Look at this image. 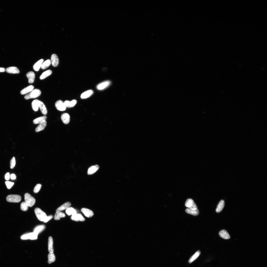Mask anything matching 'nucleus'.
<instances>
[{
  "label": "nucleus",
  "instance_id": "obj_20",
  "mask_svg": "<svg viewBox=\"0 0 267 267\" xmlns=\"http://www.w3.org/2000/svg\"><path fill=\"white\" fill-rule=\"evenodd\" d=\"M71 205V203L70 202H66L57 208L56 210V212L63 211L68 208Z\"/></svg>",
  "mask_w": 267,
  "mask_h": 267
},
{
  "label": "nucleus",
  "instance_id": "obj_25",
  "mask_svg": "<svg viewBox=\"0 0 267 267\" xmlns=\"http://www.w3.org/2000/svg\"><path fill=\"white\" fill-rule=\"evenodd\" d=\"M39 100L38 99H35L33 101L32 103V106L33 110L35 111H37L39 109Z\"/></svg>",
  "mask_w": 267,
  "mask_h": 267
},
{
  "label": "nucleus",
  "instance_id": "obj_40",
  "mask_svg": "<svg viewBox=\"0 0 267 267\" xmlns=\"http://www.w3.org/2000/svg\"><path fill=\"white\" fill-rule=\"evenodd\" d=\"M53 217V216L52 215L47 216V218H46L44 222L45 223L48 222L49 220L52 219Z\"/></svg>",
  "mask_w": 267,
  "mask_h": 267
},
{
  "label": "nucleus",
  "instance_id": "obj_5",
  "mask_svg": "<svg viewBox=\"0 0 267 267\" xmlns=\"http://www.w3.org/2000/svg\"><path fill=\"white\" fill-rule=\"evenodd\" d=\"M38 235L33 232L23 235L21 238L22 240H36L38 238Z\"/></svg>",
  "mask_w": 267,
  "mask_h": 267
},
{
  "label": "nucleus",
  "instance_id": "obj_26",
  "mask_svg": "<svg viewBox=\"0 0 267 267\" xmlns=\"http://www.w3.org/2000/svg\"><path fill=\"white\" fill-rule=\"evenodd\" d=\"M225 205V202L224 200H221L219 203L216 209V212L217 213H219L221 212L223 209Z\"/></svg>",
  "mask_w": 267,
  "mask_h": 267
},
{
  "label": "nucleus",
  "instance_id": "obj_24",
  "mask_svg": "<svg viewBox=\"0 0 267 267\" xmlns=\"http://www.w3.org/2000/svg\"><path fill=\"white\" fill-rule=\"evenodd\" d=\"M53 241L52 237L50 236L48 239V250L49 253H53Z\"/></svg>",
  "mask_w": 267,
  "mask_h": 267
},
{
  "label": "nucleus",
  "instance_id": "obj_22",
  "mask_svg": "<svg viewBox=\"0 0 267 267\" xmlns=\"http://www.w3.org/2000/svg\"><path fill=\"white\" fill-rule=\"evenodd\" d=\"M93 92L92 90H89L83 92L81 96V98L82 99H86L90 97L93 93Z\"/></svg>",
  "mask_w": 267,
  "mask_h": 267
},
{
  "label": "nucleus",
  "instance_id": "obj_14",
  "mask_svg": "<svg viewBox=\"0 0 267 267\" xmlns=\"http://www.w3.org/2000/svg\"><path fill=\"white\" fill-rule=\"evenodd\" d=\"M26 76L28 79L29 83L31 84L33 83L35 78V74L32 71H30L27 73Z\"/></svg>",
  "mask_w": 267,
  "mask_h": 267
},
{
  "label": "nucleus",
  "instance_id": "obj_32",
  "mask_svg": "<svg viewBox=\"0 0 267 267\" xmlns=\"http://www.w3.org/2000/svg\"><path fill=\"white\" fill-rule=\"evenodd\" d=\"M52 73V71L50 69L42 73L40 76L41 80L44 79L51 75Z\"/></svg>",
  "mask_w": 267,
  "mask_h": 267
},
{
  "label": "nucleus",
  "instance_id": "obj_42",
  "mask_svg": "<svg viewBox=\"0 0 267 267\" xmlns=\"http://www.w3.org/2000/svg\"><path fill=\"white\" fill-rule=\"evenodd\" d=\"M10 178L12 180H14L16 179V177L15 174H11L10 176Z\"/></svg>",
  "mask_w": 267,
  "mask_h": 267
},
{
  "label": "nucleus",
  "instance_id": "obj_13",
  "mask_svg": "<svg viewBox=\"0 0 267 267\" xmlns=\"http://www.w3.org/2000/svg\"><path fill=\"white\" fill-rule=\"evenodd\" d=\"M64 102L66 108H71L74 107L76 105L77 101L75 99H74L71 101L66 100Z\"/></svg>",
  "mask_w": 267,
  "mask_h": 267
},
{
  "label": "nucleus",
  "instance_id": "obj_9",
  "mask_svg": "<svg viewBox=\"0 0 267 267\" xmlns=\"http://www.w3.org/2000/svg\"><path fill=\"white\" fill-rule=\"evenodd\" d=\"M51 63L53 66L56 67L58 65L59 60L58 57L55 54H53L51 56Z\"/></svg>",
  "mask_w": 267,
  "mask_h": 267
},
{
  "label": "nucleus",
  "instance_id": "obj_34",
  "mask_svg": "<svg viewBox=\"0 0 267 267\" xmlns=\"http://www.w3.org/2000/svg\"><path fill=\"white\" fill-rule=\"evenodd\" d=\"M51 61L50 60H47L43 63L41 68L43 69H45L49 67L51 65Z\"/></svg>",
  "mask_w": 267,
  "mask_h": 267
},
{
  "label": "nucleus",
  "instance_id": "obj_19",
  "mask_svg": "<svg viewBox=\"0 0 267 267\" xmlns=\"http://www.w3.org/2000/svg\"><path fill=\"white\" fill-rule=\"evenodd\" d=\"M99 166L98 165L91 167L88 170L87 172L88 175H90L94 173L99 169Z\"/></svg>",
  "mask_w": 267,
  "mask_h": 267
},
{
  "label": "nucleus",
  "instance_id": "obj_38",
  "mask_svg": "<svg viewBox=\"0 0 267 267\" xmlns=\"http://www.w3.org/2000/svg\"><path fill=\"white\" fill-rule=\"evenodd\" d=\"M16 164V161L15 158V157H13L11 159L10 161V168L11 169H13L15 167Z\"/></svg>",
  "mask_w": 267,
  "mask_h": 267
},
{
  "label": "nucleus",
  "instance_id": "obj_28",
  "mask_svg": "<svg viewBox=\"0 0 267 267\" xmlns=\"http://www.w3.org/2000/svg\"><path fill=\"white\" fill-rule=\"evenodd\" d=\"M45 226L43 225L38 226L34 229L33 232L38 235L45 229Z\"/></svg>",
  "mask_w": 267,
  "mask_h": 267
},
{
  "label": "nucleus",
  "instance_id": "obj_21",
  "mask_svg": "<svg viewBox=\"0 0 267 267\" xmlns=\"http://www.w3.org/2000/svg\"><path fill=\"white\" fill-rule=\"evenodd\" d=\"M220 236L225 239H228L230 238V236L228 232L225 229L220 231L219 232Z\"/></svg>",
  "mask_w": 267,
  "mask_h": 267
},
{
  "label": "nucleus",
  "instance_id": "obj_29",
  "mask_svg": "<svg viewBox=\"0 0 267 267\" xmlns=\"http://www.w3.org/2000/svg\"><path fill=\"white\" fill-rule=\"evenodd\" d=\"M47 118L46 116H43L34 119L33 120V122L34 124H40L44 121L46 120Z\"/></svg>",
  "mask_w": 267,
  "mask_h": 267
},
{
  "label": "nucleus",
  "instance_id": "obj_12",
  "mask_svg": "<svg viewBox=\"0 0 267 267\" xmlns=\"http://www.w3.org/2000/svg\"><path fill=\"white\" fill-rule=\"evenodd\" d=\"M61 119L63 122L64 124H67L69 123V121H70V116L67 113H64L61 115Z\"/></svg>",
  "mask_w": 267,
  "mask_h": 267
},
{
  "label": "nucleus",
  "instance_id": "obj_10",
  "mask_svg": "<svg viewBox=\"0 0 267 267\" xmlns=\"http://www.w3.org/2000/svg\"><path fill=\"white\" fill-rule=\"evenodd\" d=\"M110 84L111 82L110 81H106L99 84L97 86V88L98 90H102L107 87Z\"/></svg>",
  "mask_w": 267,
  "mask_h": 267
},
{
  "label": "nucleus",
  "instance_id": "obj_35",
  "mask_svg": "<svg viewBox=\"0 0 267 267\" xmlns=\"http://www.w3.org/2000/svg\"><path fill=\"white\" fill-rule=\"evenodd\" d=\"M66 213L68 215H72L77 214L76 210L72 207L67 208L66 211Z\"/></svg>",
  "mask_w": 267,
  "mask_h": 267
},
{
  "label": "nucleus",
  "instance_id": "obj_37",
  "mask_svg": "<svg viewBox=\"0 0 267 267\" xmlns=\"http://www.w3.org/2000/svg\"><path fill=\"white\" fill-rule=\"evenodd\" d=\"M41 187L42 185L41 184H37L34 189V192L36 193H38L40 191Z\"/></svg>",
  "mask_w": 267,
  "mask_h": 267
},
{
  "label": "nucleus",
  "instance_id": "obj_27",
  "mask_svg": "<svg viewBox=\"0 0 267 267\" xmlns=\"http://www.w3.org/2000/svg\"><path fill=\"white\" fill-rule=\"evenodd\" d=\"M43 61V59H41L34 64L33 66V68L35 71H38L39 70Z\"/></svg>",
  "mask_w": 267,
  "mask_h": 267
},
{
  "label": "nucleus",
  "instance_id": "obj_41",
  "mask_svg": "<svg viewBox=\"0 0 267 267\" xmlns=\"http://www.w3.org/2000/svg\"><path fill=\"white\" fill-rule=\"evenodd\" d=\"M10 178V175L9 173H7L5 175V179L7 180H9Z\"/></svg>",
  "mask_w": 267,
  "mask_h": 267
},
{
  "label": "nucleus",
  "instance_id": "obj_39",
  "mask_svg": "<svg viewBox=\"0 0 267 267\" xmlns=\"http://www.w3.org/2000/svg\"><path fill=\"white\" fill-rule=\"evenodd\" d=\"M5 183L7 188L8 189H10L13 187L14 184V183L13 182L8 181L6 182Z\"/></svg>",
  "mask_w": 267,
  "mask_h": 267
},
{
  "label": "nucleus",
  "instance_id": "obj_2",
  "mask_svg": "<svg viewBox=\"0 0 267 267\" xmlns=\"http://www.w3.org/2000/svg\"><path fill=\"white\" fill-rule=\"evenodd\" d=\"M24 199L25 202L28 206L30 207H32L36 203L35 199L28 193L25 194Z\"/></svg>",
  "mask_w": 267,
  "mask_h": 267
},
{
  "label": "nucleus",
  "instance_id": "obj_4",
  "mask_svg": "<svg viewBox=\"0 0 267 267\" xmlns=\"http://www.w3.org/2000/svg\"><path fill=\"white\" fill-rule=\"evenodd\" d=\"M7 201L11 203H19L21 200V196L18 195H10L7 197Z\"/></svg>",
  "mask_w": 267,
  "mask_h": 267
},
{
  "label": "nucleus",
  "instance_id": "obj_7",
  "mask_svg": "<svg viewBox=\"0 0 267 267\" xmlns=\"http://www.w3.org/2000/svg\"><path fill=\"white\" fill-rule=\"evenodd\" d=\"M186 206L190 209H197V207L193 200L191 199H189L185 203Z\"/></svg>",
  "mask_w": 267,
  "mask_h": 267
},
{
  "label": "nucleus",
  "instance_id": "obj_11",
  "mask_svg": "<svg viewBox=\"0 0 267 267\" xmlns=\"http://www.w3.org/2000/svg\"><path fill=\"white\" fill-rule=\"evenodd\" d=\"M81 210L85 215L87 217H91L94 215L93 212L89 209L83 208Z\"/></svg>",
  "mask_w": 267,
  "mask_h": 267
},
{
  "label": "nucleus",
  "instance_id": "obj_3",
  "mask_svg": "<svg viewBox=\"0 0 267 267\" xmlns=\"http://www.w3.org/2000/svg\"><path fill=\"white\" fill-rule=\"evenodd\" d=\"M41 94V92L40 90L36 89L33 90L29 94L26 95L24 98L26 99L35 98L39 96Z\"/></svg>",
  "mask_w": 267,
  "mask_h": 267
},
{
  "label": "nucleus",
  "instance_id": "obj_30",
  "mask_svg": "<svg viewBox=\"0 0 267 267\" xmlns=\"http://www.w3.org/2000/svg\"><path fill=\"white\" fill-rule=\"evenodd\" d=\"M200 254L201 252L200 251H197L190 259L189 261V263H191L196 260L199 257Z\"/></svg>",
  "mask_w": 267,
  "mask_h": 267
},
{
  "label": "nucleus",
  "instance_id": "obj_6",
  "mask_svg": "<svg viewBox=\"0 0 267 267\" xmlns=\"http://www.w3.org/2000/svg\"><path fill=\"white\" fill-rule=\"evenodd\" d=\"M55 106L57 109L60 111H63L66 110V107L64 102L61 100L57 101L55 103Z\"/></svg>",
  "mask_w": 267,
  "mask_h": 267
},
{
  "label": "nucleus",
  "instance_id": "obj_18",
  "mask_svg": "<svg viewBox=\"0 0 267 267\" xmlns=\"http://www.w3.org/2000/svg\"><path fill=\"white\" fill-rule=\"evenodd\" d=\"M47 122L46 120L43 121L36 128L35 130L36 132H38L44 130L47 125Z\"/></svg>",
  "mask_w": 267,
  "mask_h": 267
},
{
  "label": "nucleus",
  "instance_id": "obj_1",
  "mask_svg": "<svg viewBox=\"0 0 267 267\" xmlns=\"http://www.w3.org/2000/svg\"><path fill=\"white\" fill-rule=\"evenodd\" d=\"M34 212L38 219L41 221L44 222L47 217L46 214L39 208L35 209Z\"/></svg>",
  "mask_w": 267,
  "mask_h": 267
},
{
  "label": "nucleus",
  "instance_id": "obj_23",
  "mask_svg": "<svg viewBox=\"0 0 267 267\" xmlns=\"http://www.w3.org/2000/svg\"><path fill=\"white\" fill-rule=\"evenodd\" d=\"M39 107L41 113L43 114L46 115L47 114L48 112L47 108H46L44 103L40 100L39 101Z\"/></svg>",
  "mask_w": 267,
  "mask_h": 267
},
{
  "label": "nucleus",
  "instance_id": "obj_43",
  "mask_svg": "<svg viewBox=\"0 0 267 267\" xmlns=\"http://www.w3.org/2000/svg\"><path fill=\"white\" fill-rule=\"evenodd\" d=\"M6 69L5 68L0 67V72H5Z\"/></svg>",
  "mask_w": 267,
  "mask_h": 267
},
{
  "label": "nucleus",
  "instance_id": "obj_16",
  "mask_svg": "<svg viewBox=\"0 0 267 267\" xmlns=\"http://www.w3.org/2000/svg\"><path fill=\"white\" fill-rule=\"evenodd\" d=\"M6 71L8 73L10 74H18L20 71L18 69L15 67H11L7 68L6 69Z\"/></svg>",
  "mask_w": 267,
  "mask_h": 267
},
{
  "label": "nucleus",
  "instance_id": "obj_8",
  "mask_svg": "<svg viewBox=\"0 0 267 267\" xmlns=\"http://www.w3.org/2000/svg\"><path fill=\"white\" fill-rule=\"evenodd\" d=\"M71 219L76 221H84L85 220L84 218L82 215L81 214H77V213L72 215L71 217Z\"/></svg>",
  "mask_w": 267,
  "mask_h": 267
},
{
  "label": "nucleus",
  "instance_id": "obj_33",
  "mask_svg": "<svg viewBox=\"0 0 267 267\" xmlns=\"http://www.w3.org/2000/svg\"><path fill=\"white\" fill-rule=\"evenodd\" d=\"M48 263L51 264L54 262L55 260V257L53 253H49L48 255Z\"/></svg>",
  "mask_w": 267,
  "mask_h": 267
},
{
  "label": "nucleus",
  "instance_id": "obj_17",
  "mask_svg": "<svg viewBox=\"0 0 267 267\" xmlns=\"http://www.w3.org/2000/svg\"><path fill=\"white\" fill-rule=\"evenodd\" d=\"M34 88V87L33 85L29 86L21 90L20 92L21 94L22 95L27 94L31 92L33 90Z\"/></svg>",
  "mask_w": 267,
  "mask_h": 267
},
{
  "label": "nucleus",
  "instance_id": "obj_31",
  "mask_svg": "<svg viewBox=\"0 0 267 267\" xmlns=\"http://www.w3.org/2000/svg\"><path fill=\"white\" fill-rule=\"evenodd\" d=\"M65 216V214L63 213L61 211H57L56 212L55 214L54 219L55 220H59L61 217H64Z\"/></svg>",
  "mask_w": 267,
  "mask_h": 267
},
{
  "label": "nucleus",
  "instance_id": "obj_15",
  "mask_svg": "<svg viewBox=\"0 0 267 267\" xmlns=\"http://www.w3.org/2000/svg\"><path fill=\"white\" fill-rule=\"evenodd\" d=\"M185 212L187 213L194 216L198 215L199 213V211L198 208L190 209L187 208L185 210Z\"/></svg>",
  "mask_w": 267,
  "mask_h": 267
},
{
  "label": "nucleus",
  "instance_id": "obj_36",
  "mask_svg": "<svg viewBox=\"0 0 267 267\" xmlns=\"http://www.w3.org/2000/svg\"><path fill=\"white\" fill-rule=\"evenodd\" d=\"M28 207L25 202H22L20 205L21 210L23 211H27L28 209Z\"/></svg>",
  "mask_w": 267,
  "mask_h": 267
}]
</instances>
